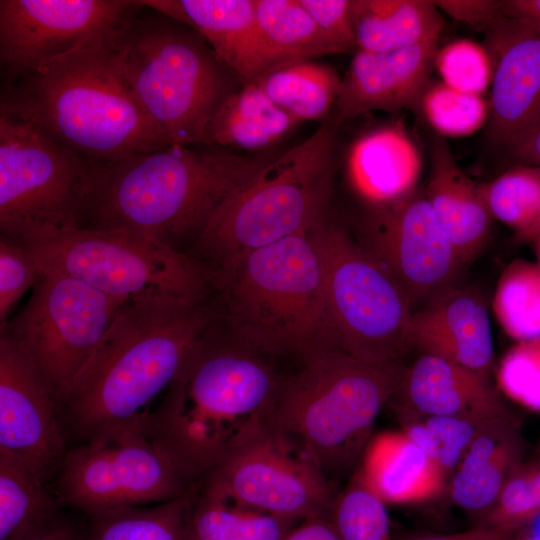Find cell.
Masks as SVG:
<instances>
[{"label":"cell","instance_id":"836d02e7","mask_svg":"<svg viewBox=\"0 0 540 540\" xmlns=\"http://www.w3.org/2000/svg\"><path fill=\"white\" fill-rule=\"evenodd\" d=\"M492 307L509 337L540 338V265L523 259L509 263L497 282Z\"/></svg>","mask_w":540,"mask_h":540},{"label":"cell","instance_id":"f35d334b","mask_svg":"<svg viewBox=\"0 0 540 540\" xmlns=\"http://www.w3.org/2000/svg\"><path fill=\"white\" fill-rule=\"evenodd\" d=\"M440 80L466 93L482 95L491 87L493 64L485 45L468 39L438 47L434 58Z\"/></svg>","mask_w":540,"mask_h":540},{"label":"cell","instance_id":"f546056e","mask_svg":"<svg viewBox=\"0 0 540 540\" xmlns=\"http://www.w3.org/2000/svg\"><path fill=\"white\" fill-rule=\"evenodd\" d=\"M255 5L272 70L339 53L320 32L300 0H255Z\"/></svg>","mask_w":540,"mask_h":540},{"label":"cell","instance_id":"f907efd6","mask_svg":"<svg viewBox=\"0 0 540 540\" xmlns=\"http://www.w3.org/2000/svg\"><path fill=\"white\" fill-rule=\"evenodd\" d=\"M540 238V209L538 215L533 224L523 233L515 236L518 242L532 243L534 240Z\"/></svg>","mask_w":540,"mask_h":540},{"label":"cell","instance_id":"484cf974","mask_svg":"<svg viewBox=\"0 0 540 540\" xmlns=\"http://www.w3.org/2000/svg\"><path fill=\"white\" fill-rule=\"evenodd\" d=\"M523 444L512 414L482 426L447 484L452 502L481 515L490 510L514 469L523 461Z\"/></svg>","mask_w":540,"mask_h":540},{"label":"cell","instance_id":"4fadbf2b","mask_svg":"<svg viewBox=\"0 0 540 540\" xmlns=\"http://www.w3.org/2000/svg\"><path fill=\"white\" fill-rule=\"evenodd\" d=\"M125 301L69 275L42 271L28 302L0 332L24 348L64 403Z\"/></svg>","mask_w":540,"mask_h":540},{"label":"cell","instance_id":"cb8c5ba5","mask_svg":"<svg viewBox=\"0 0 540 540\" xmlns=\"http://www.w3.org/2000/svg\"><path fill=\"white\" fill-rule=\"evenodd\" d=\"M430 173L423 191L463 265L470 262L490 236L493 217L482 183L457 164L443 138L432 139Z\"/></svg>","mask_w":540,"mask_h":540},{"label":"cell","instance_id":"1f68e13d","mask_svg":"<svg viewBox=\"0 0 540 540\" xmlns=\"http://www.w3.org/2000/svg\"><path fill=\"white\" fill-rule=\"evenodd\" d=\"M296 523L201 489L191 510L186 540H283Z\"/></svg>","mask_w":540,"mask_h":540},{"label":"cell","instance_id":"816d5d0a","mask_svg":"<svg viewBox=\"0 0 540 540\" xmlns=\"http://www.w3.org/2000/svg\"><path fill=\"white\" fill-rule=\"evenodd\" d=\"M530 478L540 498V459L534 458L531 461L525 462Z\"/></svg>","mask_w":540,"mask_h":540},{"label":"cell","instance_id":"60d3db41","mask_svg":"<svg viewBox=\"0 0 540 540\" xmlns=\"http://www.w3.org/2000/svg\"><path fill=\"white\" fill-rule=\"evenodd\" d=\"M540 517V498L522 461L511 473L480 526L515 532Z\"/></svg>","mask_w":540,"mask_h":540},{"label":"cell","instance_id":"6da1fadb","mask_svg":"<svg viewBox=\"0 0 540 540\" xmlns=\"http://www.w3.org/2000/svg\"><path fill=\"white\" fill-rule=\"evenodd\" d=\"M271 358L217 317L150 412L149 434L192 480L270 430L285 379Z\"/></svg>","mask_w":540,"mask_h":540},{"label":"cell","instance_id":"8fae6325","mask_svg":"<svg viewBox=\"0 0 540 540\" xmlns=\"http://www.w3.org/2000/svg\"><path fill=\"white\" fill-rule=\"evenodd\" d=\"M25 244L41 272L69 275L113 297L202 300L213 293L209 274L190 256L139 235L78 228Z\"/></svg>","mask_w":540,"mask_h":540},{"label":"cell","instance_id":"9a60e30c","mask_svg":"<svg viewBox=\"0 0 540 540\" xmlns=\"http://www.w3.org/2000/svg\"><path fill=\"white\" fill-rule=\"evenodd\" d=\"M364 247L391 273L413 312L456 286L463 264L423 191L370 210Z\"/></svg>","mask_w":540,"mask_h":540},{"label":"cell","instance_id":"f1b7e54d","mask_svg":"<svg viewBox=\"0 0 540 540\" xmlns=\"http://www.w3.org/2000/svg\"><path fill=\"white\" fill-rule=\"evenodd\" d=\"M341 78L328 64L303 61L276 68L254 80L269 99L300 123L329 120Z\"/></svg>","mask_w":540,"mask_h":540},{"label":"cell","instance_id":"7402d4cb","mask_svg":"<svg viewBox=\"0 0 540 540\" xmlns=\"http://www.w3.org/2000/svg\"><path fill=\"white\" fill-rule=\"evenodd\" d=\"M422 168L421 148L400 120L362 132L345 156L347 181L370 210L390 206L416 193Z\"/></svg>","mask_w":540,"mask_h":540},{"label":"cell","instance_id":"d4e9b609","mask_svg":"<svg viewBox=\"0 0 540 540\" xmlns=\"http://www.w3.org/2000/svg\"><path fill=\"white\" fill-rule=\"evenodd\" d=\"M356 471L386 505L422 503L447 486L444 468L402 430L372 436Z\"/></svg>","mask_w":540,"mask_h":540},{"label":"cell","instance_id":"83f0119b","mask_svg":"<svg viewBox=\"0 0 540 540\" xmlns=\"http://www.w3.org/2000/svg\"><path fill=\"white\" fill-rule=\"evenodd\" d=\"M299 124L251 81L229 95L218 109L210 126L208 146L263 152Z\"/></svg>","mask_w":540,"mask_h":540},{"label":"cell","instance_id":"9c48e42d","mask_svg":"<svg viewBox=\"0 0 540 540\" xmlns=\"http://www.w3.org/2000/svg\"><path fill=\"white\" fill-rule=\"evenodd\" d=\"M341 350L362 360L401 363L411 351L413 310L391 273L341 226L310 231Z\"/></svg>","mask_w":540,"mask_h":540},{"label":"cell","instance_id":"5b68a950","mask_svg":"<svg viewBox=\"0 0 540 540\" xmlns=\"http://www.w3.org/2000/svg\"><path fill=\"white\" fill-rule=\"evenodd\" d=\"M211 288L222 324L263 354L342 351L309 232L244 254L211 275Z\"/></svg>","mask_w":540,"mask_h":540},{"label":"cell","instance_id":"681fc988","mask_svg":"<svg viewBox=\"0 0 540 540\" xmlns=\"http://www.w3.org/2000/svg\"><path fill=\"white\" fill-rule=\"evenodd\" d=\"M502 16L518 17L540 23V0L501 1Z\"/></svg>","mask_w":540,"mask_h":540},{"label":"cell","instance_id":"7a4b0ae2","mask_svg":"<svg viewBox=\"0 0 540 540\" xmlns=\"http://www.w3.org/2000/svg\"><path fill=\"white\" fill-rule=\"evenodd\" d=\"M277 155L169 144L93 163L82 228L139 235L188 255L221 205Z\"/></svg>","mask_w":540,"mask_h":540},{"label":"cell","instance_id":"ffe728a7","mask_svg":"<svg viewBox=\"0 0 540 540\" xmlns=\"http://www.w3.org/2000/svg\"><path fill=\"white\" fill-rule=\"evenodd\" d=\"M402 416H449L484 424L510 414L485 376L431 354L404 367L390 399Z\"/></svg>","mask_w":540,"mask_h":540},{"label":"cell","instance_id":"bcb514c9","mask_svg":"<svg viewBox=\"0 0 540 540\" xmlns=\"http://www.w3.org/2000/svg\"><path fill=\"white\" fill-rule=\"evenodd\" d=\"M509 150L519 164L540 167V122Z\"/></svg>","mask_w":540,"mask_h":540},{"label":"cell","instance_id":"2e32d148","mask_svg":"<svg viewBox=\"0 0 540 540\" xmlns=\"http://www.w3.org/2000/svg\"><path fill=\"white\" fill-rule=\"evenodd\" d=\"M136 7L126 0H1V66L15 77L33 73L111 32Z\"/></svg>","mask_w":540,"mask_h":540},{"label":"cell","instance_id":"c3c4849f","mask_svg":"<svg viewBox=\"0 0 540 540\" xmlns=\"http://www.w3.org/2000/svg\"><path fill=\"white\" fill-rule=\"evenodd\" d=\"M24 540H88L81 536L67 522L57 518L55 521L25 538Z\"/></svg>","mask_w":540,"mask_h":540},{"label":"cell","instance_id":"ee69618b","mask_svg":"<svg viewBox=\"0 0 540 540\" xmlns=\"http://www.w3.org/2000/svg\"><path fill=\"white\" fill-rule=\"evenodd\" d=\"M434 4L450 17L481 30L502 16L501 1L439 0Z\"/></svg>","mask_w":540,"mask_h":540},{"label":"cell","instance_id":"44dd1931","mask_svg":"<svg viewBox=\"0 0 540 540\" xmlns=\"http://www.w3.org/2000/svg\"><path fill=\"white\" fill-rule=\"evenodd\" d=\"M412 349L489 375L494 347L488 309L473 287L455 286L412 314Z\"/></svg>","mask_w":540,"mask_h":540},{"label":"cell","instance_id":"8992f818","mask_svg":"<svg viewBox=\"0 0 540 540\" xmlns=\"http://www.w3.org/2000/svg\"><path fill=\"white\" fill-rule=\"evenodd\" d=\"M135 2L110 35L127 80L170 144L208 146L215 114L243 83L195 30Z\"/></svg>","mask_w":540,"mask_h":540},{"label":"cell","instance_id":"db71d44e","mask_svg":"<svg viewBox=\"0 0 540 540\" xmlns=\"http://www.w3.org/2000/svg\"><path fill=\"white\" fill-rule=\"evenodd\" d=\"M535 458L540 459V437H539L538 443L536 445Z\"/></svg>","mask_w":540,"mask_h":540},{"label":"cell","instance_id":"f5cc1de1","mask_svg":"<svg viewBox=\"0 0 540 540\" xmlns=\"http://www.w3.org/2000/svg\"><path fill=\"white\" fill-rule=\"evenodd\" d=\"M531 244L533 245V249L537 258L536 262L540 265V238L534 240Z\"/></svg>","mask_w":540,"mask_h":540},{"label":"cell","instance_id":"7c38bea8","mask_svg":"<svg viewBox=\"0 0 540 540\" xmlns=\"http://www.w3.org/2000/svg\"><path fill=\"white\" fill-rule=\"evenodd\" d=\"M147 423L92 438L67 451L56 482L58 502L94 518L161 504L189 491L192 479L151 437Z\"/></svg>","mask_w":540,"mask_h":540},{"label":"cell","instance_id":"b9f144b4","mask_svg":"<svg viewBox=\"0 0 540 540\" xmlns=\"http://www.w3.org/2000/svg\"><path fill=\"white\" fill-rule=\"evenodd\" d=\"M41 271L27 245L0 236V325L6 323L20 298L34 287Z\"/></svg>","mask_w":540,"mask_h":540},{"label":"cell","instance_id":"ab89813d","mask_svg":"<svg viewBox=\"0 0 540 540\" xmlns=\"http://www.w3.org/2000/svg\"><path fill=\"white\" fill-rule=\"evenodd\" d=\"M497 382L506 396L540 412V338L517 341L505 353Z\"/></svg>","mask_w":540,"mask_h":540},{"label":"cell","instance_id":"4dcf8cb0","mask_svg":"<svg viewBox=\"0 0 540 540\" xmlns=\"http://www.w3.org/2000/svg\"><path fill=\"white\" fill-rule=\"evenodd\" d=\"M43 481L28 465L0 452V540H24L58 518V499Z\"/></svg>","mask_w":540,"mask_h":540},{"label":"cell","instance_id":"277c9868","mask_svg":"<svg viewBox=\"0 0 540 540\" xmlns=\"http://www.w3.org/2000/svg\"><path fill=\"white\" fill-rule=\"evenodd\" d=\"M112 31L18 77L1 100V113L30 123L93 163L169 145L126 78Z\"/></svg>","mask_w":540,"mask_h":540},{"label":"cell","instance_id":"d6a6232c","mask_svg":"<svg viewBox=\"0 0 540 540\" xmlns=\"http://www.w3.org/2000/svg\"><path fill=\"white\" fill-rule=\"evenodd\" d=\"M196 486L174 500L92 518L88 540H186Z\"/></svg>","mask_w":540,"mask_h":540},{"label":"cell","instance_id":"d590c367","mask_svg":"<svg viewBox=\"0 0 540 540\" xmlns=\"http://www.w3.org/2000/svg\"><path fill=\"white\" fill-rule=\"evenodd\" d=\"M487 207L493 217L514 230L525 232L540 209V167L520 164L490 182L482 183Z\"/></svg>","mask_w":540,"mask_h":540},{"label":"cell","instance_id":"7bdbcfd3","mask_svg":"<svg viewBox=\"0 0 540 540\" xmlns=\"http://www.w3.org/2000/svg\"><path fill=\"white\" fill-rule=\"evenodd\" d=\"M320 32L339 53L357 51L352 0H300Z\"/></svg>","mask_w":540,"mask_h":540},{"label":"cell","instance_id":"52a82bcc","mask_svg":"<svg viewBox=\"0 0 540 540\" xmlns=\"http://www.w3.org/2000/svg\"><path fill=\"white\" fill-rule=\"evenodd\" d=\"M337 128L329 120L321 124L221 205L188 254L210 278L248 252L308 233L325 217L334 184Z\"/></svg>","mask_w":540,"mask_h":540},{"label":"cell","instance_id":"d6986e66","mask_svg":"<svg viewBox=\"0 0 540 540\" xmlns=\"http://www.w3.org/2000/svg\"><path fill=\"white\" fill-rule=\"evenodd\" d=\"M438 40L388 51L357 50L341 85L332 114L335 126L371 111L411 107L430 80Z\"/></svg>","mask_w":540,"mask_h":540},{"label":"cell","instance_id":"603a6c76","mask_svg":"<svg viewBox=\"0 0 540 540\" xmlns=\"http://www.w3.org/2000/svg\"><path fill=\"white\" fill-rule=\"evenodd\" d=\"M138 4L195 30L243 83L272 70L255 0H141Z\"/></svg>","mask_w":540,"mask_h":540},{"label":"cell","instance_id":"30bf717a","mask_svg":"<svg viewBox=\"0 0 540 540\" xmlns=\"http://www.w3.org/2000/svg\"><path fill=\"white\" fill-rule=\"evenodd\" d=\"M93 162L0 113V232L24 243L82 228Z\"/></svg>","mask_w":540,"mask_h":540},{"label":"cell","instance_id":"f6af8a7d","mask_svg":"<svg viewBox=\"0 0 540 540\" xmlns=\"http://www.w3.org/2000/svg\"><path fill=\"white\" fill-rule=\"evenodd\" d=\"M283 540H341L328 517L311 518L293 527Z\"/></svg>","mask_w":540,"mask_h":540},{"label":"cell","instance_id":"5bb4252c","mask_svg":"<svg viewBox=\"0 0 540 540\" xmlns=\"http://www.w3.org/2000/svg\"><path fill=\"white\" fill-rule=\"evenodd\" d=\"M202 490L296 521L328 517L336 496L324 472L271 429L208 472Z\"/></svg>","mask_w":540,"mask_h":540},{"label":"cell","instance_id":"3957f363","mask_svg":"<svg viewBox=\"0 0 540 540\" xmlns=\"http://www.w3.org/2000/svg\"><path fill=\"white\" fill-rule=\"evenodd\" d=\"M219 313L214 293L125 301L64 401L77 433L87 441L146 423L147 406L174 381Z\"/></svg>","mask_w":540,"mask_h":540},{"label":"cell","instance_id":"8d00e7d4","mask_svg":"<svg viewBox=\"0 0 540 540\" xmlns=\"http://www.w3.org/2000/svg\"><path fill=\"white\" fill-rule=\"evenodd\" d=\"M341 540H392L386 504L355 470L328 516Z\"/></svg>","mask_w":540,"mask_h":540},{"label":"cell","instance_id":"7dc6e473","mask_svg":"<svg viewBox=\"0 0 540 540\" xmlns=\"http://www.w3.org/2000/svg\"><path fill=\"white\" fill-rule=\"evenodd\" d=\"M514 532L478 525L470 530L439 535H425L405 540H511Z\"/></svg>","mask_w":540,"mask_h":540},{"label":"cell","instance_id":"ba28073f","mask_svg":"<svg viewBox=\"0 0 540 540\" xmlns=\"http://www.w3.org/2000/svg\"><path fill=\"white\" fill-rule=\"evenodd\" d=\"M403 371L401 363L370 362L340 350L314 355L285 377L270 429L330 479L360 460Z\"/></svg>","mask_w":540,"mask_h":540},{"label":"cell","instance_id":"e575fe53","mask_svg":"<svg viewBox=\"0 0 540 540\" xmlns=\"http://www.w3.org/2000/svg\"><path fill=\"white\" fill-rule=\"evenodd\" d=\"M441 138L474 134L489 121V102L482 95L459 91L441 80L425 84L411 107Z\"/></svg>","mask_w":540,"mask_h":540},{"label":"cell","instance_id":"4316f807","mask_svg":"<svg viewBox=\"0 0 540 540\" xmlns=\"http://www.w3.org/2000/svg\"><path fill=\"white\" fill-rule=\"evenodd\" d=\"M357 50L394 51L439 40L441 11L429 0H352Z\"/></svg>","mask_w":540,"mask_h":540},{"label":"cell","instance_id":"e0dca14e","mask_svg":"<svg viewBox=\"0 0 540 540\" xmlns=\"http://www.w3.org/2000/svg\"><path fill=\"white\" fill-rule=\"evenodd\" d=\"M57 399L30 355L0 333V452L28 465L43 479L66 453Z\"/></svg>","mask_w":540,"mask_h":540},{"label":"cell","instance_id":"74e56055","mask_svg":"<svg viewBox=\"0 0 540 540\" xmlns=\"http://www.w3.org/2000/svg\"><path fill=\"white\" fill-rule=\"evenodd\" d=\"M402 431L447 472L455 470L484 424L449 416L402 419Z\"/></svg>","mask_w":540,"mask_h":540},{"label":"cell","instance_id":"ac0fdd59","mask_svg":"<svg viewBox=\"0 0 540 540\" xmlns=\"http://www.w3.org/2000/svg\"><path fill=\"white\" fill-rule=\"evenodd\" d=\"M482 31L493 64L489 132L509 148L540 122V23L500 16Z\"/></svg>","mask_w":540,"mask_h":540}]
</instances>
